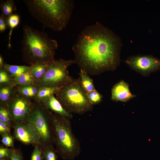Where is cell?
<instances>
[{"label": "cell", "mask_w": 160, "mask_h": 160, "mask_svg": "<svg viewBox=\"0 0 160 160\" xmlns=\"http://www.w3.org/2000/svg\"><path fill=\"white\" fill-rule=\"evenodd\" d=\"M121 47L118 37L97 22L84 29L72 47L74 63L92 75L114 70L119 63Z\"/></svg>", "instance_id": "1"}, {"label": "cell", "mask_w": 160, "mask_h": 160, "mask_svg": "<svg viewBox=\"0 0 160 160\" xmlns=\"http://www.w3.org/2000/svg\"><path fill=\"white\" fill-rule=\"evenodd\" d=\"M32 17L44 26L55 31L64 29L74 7L70 0H24Z\"/></svg>", "instance_id": "2"}, {"label": "cell", "mask_w": 160, "mask_h": 160, "mask_svg": "<svg viewBox=\"0 0 160 160\" xmlns=\"http://www.w3.org/2000/svg\"><path fill=\"white\" fill-rule=\"evenodd\" d=\"M21 43L23 61L29 65L36 63L49 64L54 62L57 41L47 34L27 25L23 27Z\"/></svg>", "instance_id": "3"}, {"label": "cell", "mask_w": 160, "mask_h": 160, "mask_svg": "<svg viewBox=\"0 0 160 160\" xmlns=\"http://www.w3.org/2000/svg\"><path fill=\"white\" fill-rule=\"evenodd\" d=\"M54 147L59 156L65 160H73L80 154V142L74 134L70 119L51 111Z\"/></svg>", "instance_id": "4"}, {"label": "cell", "mask_w": 160, "mask_h": 160, "mask_svg": "<svg viewBox=\"0 0 160 160\" xmlns=\"http://www.w3.org/2000/svg\"><path fill=\"white\" fill-rule=\"evenodd\" d=\"M55 95L63 108L70 113L82 114L92 110L93 105L89 102L79 78L73 79L60 87Z\"/></svg>", "instance_id": "5"}, {"label": "cell", "mask_w": 160, "mask_h": 160, "mask_svg": "<svg viewBox=\"0 0 160 160\" xmlns=\"http://www.w3.org/2000/svg\"><path fill=\"white\" fill-rule=\"evenodd\" d=\"M27 122L35 129L42 147L54 146L51 111L40 102L33 100V105Z\"/></svg>", "instance_id": "6"}, {"label": "cell", "mask_w": 160, "mask_h": 160, "mask_svg": "<svg viewBox=\"0 0 160 160\" xmlns=\"http://www.w3.org/2000/svg\"><path fill=\"white\" fill-rule=\"evenodd\" d=\"M73 63V60H55L49 65L42 79L34 84L39 87L60 88L69 83L73 79L70 76L68 69Z\"/></svg>", "instance_id": "7"}, {"label": "cell", "mask_w": 160, "mask_h": 160, "mask_svg": "<svg viewBox=\"0 0 160 160\" xmlns=\"http://www.w3.org/2000/svg\"><path fill=\"white\" fill-rule=\"evenodd\" d=\"M33 105V100L16 91L8 101L6 106L11 114L13 123H25L27 122Z\"/></svg>", "instance_id": "8"}, {"label": "cell", "mask_w": 160, "mask_h": 160, "mask_svg": "<svg viewBox=\"0 0 160 160\" xmlns=\"http://www.w3.org/2000/svg\"><path fill=\"white\" fill-rule=\"evenodd\" d=\"M125 63L132 69L144 75L160 70V59L151 56L130 57Z\"/></svg>", "instance_id": "9"}, {"label": "cell", "mask_w": 160, "mask_h": 160, "mask_svg": "<svg viewBox=\"0 0 160 160\" xmlns=\"http://www.w3.org/2000/svg\"><path fill=\"white\" fill-rule=\"evenodd\" d=\"M13 137L25 145L41 146L39 135L34 127L28 122H13Z\"/></svg>", "instance_id": "10"}, {"label": "cell", "mask_w": 160, "mask_h": 160, "mask_svg": "<svg viewBox=\"0 0 160 160\" xmlns=\"http://www.w3.org/2000/svg\"><path fill=\"white\" fill-rule=\"evenodd\" d=\"M135 97L131 92L128 84L123 80L115 84L111 90V99L114 101L126 102Z\"/></svg>", "instance_id": "11"}, {"label": "cell", "mask_w": 160, "mask_h": 160, "mask_svg": "<svg viewBox=\"0 0 160 160\" xmlns=\"http://www.w3.org/2000/svg\"><path fill=\"white\" fill-rule=\"evenodd\" d=\"M39 102L55 113L70 119L73 118L72 114L64 109L54 95H50Z\"/></svg>", "instance_id": "12"}, {"label": "cell", "mask_w": 160, "mask_h": 160, "mask_svg": "<svg viewBox=\"0 0 160 160\" xmlns=\"http://www.w3.org/2000/svg\"><path fill=\"white\" fill-rule=\"evenodd\" d=\"M39 87L34 83L15 86L16 92L23 96L31 100H35Z\"/></svg>", "instance_id": "13"}, {"label": "cell", "mask_w": 160, "mask_h": 160, "mask_svg": "<svg viewBox=\"0 0 160 160\" xmlns=\"http://www.w3.org/2000/svg\"><path fill=\"white\" fill-rule=\"evenodd\" d=\"M31 65H17L4 63L3 68L7 71L13 77L19 76L29 71L31 69Z\"/></svg>", "instance_id": "14"}, {"label": "cell", "mask_w": 160, "mask_h": 160, "mask_svg": "<svg viewBox=\"0 0 160 160\" xmlns=\"http://www.w3.org/2000/svg\"><path fill=\"white\" fill-rule=\"evenodd\" d=\"M16 91L15 86H0V105L6 106L8 101Z\"/></svg>", "instance_id": "15"}, {"label": "cell", "mask_w": 160, "mask_h": 160, "mask_svg": "<svg viewBox=\"0 0 160 160\" xmlns=\"http://www.w3.org/2000/svg\"><path fill=\"white\" fill-rule=\"evenodd\" d=\"M49 64L38 63L31 65L32 67L30 71L33 78L34 83L42 79Z\"/></svg>", "instance_id": "16"}, {"label": "cell", "mask_w": 160, "mask_h": 160, "mask_svg": "<svg viewBox=\"0 0 160 160\" xmlns=\"http://www.w3.org/2000/svg\"><path fill=\"white\" fill-rule=\"evenodd\" d=\"M79 74L81 85L86 93L96 89L93 80L86 72L80 69Z\"/></svg>", "instance_id": "17"}, {"label": "cell", "mask_w": 160, "mask_h": 160, "mask_svg": "<svg viewBox=\"0 0 160 160\" xmlns=\"http://www.w3.org/2000/svg\"><path fill=\"white\" fill-rule=\"evenodd\" d=\"M0 8L1 15L7 19L17 10L14 1L13 0H7L1 2Z\"/></svg>", "instance_id": "18"}, {"label": "cell", "mask_w": 160, "mask_h": 160, "mask_svg": "<svg viewBox=\"0 0 160 160\" xmlns=\"http://www.w3.org/2000/svg\"><path fill=\"white\" fill-rule=\"evenodd\" d=\"M59 88L39 87L34 100L40 102L52 95H55Z\"/></svg>", "instance_id": "19"}, {"label": "cell", "mask_w": 160, "mask_h": 160, "mask_svg": "<svg viewBox=\"0 0 160 160\" xmlns=\"http://www.w3.org/2000/svg\"><path fill=\"white\" fill-rule=\"evenodd\" d=\"M15 86L24 85L34 83V80L30 71L14 78Z\"/></svg>", "instance_id": "20"}, {"label": "cell", "mask_w": 160, "mask_h": 160, "mask_svg": "<svg viewBox=\"0 0 160 160\" xmlns=\"http://www.w3.org/2000/svg\"><path fill=\"white\" fill-rule=\"evenodd\" d=\"M0 121L12 128L13 121L11 114L6 106L0 105Z\"/></svg>", "instance_id": "21"}, {"label": "cell", "mask_w": 160, "mask_h": 160, "mask_svg": "<svg viewBox=\"0 0 160 160\" xmlns=\"http://www.w3.org/2000/svg\"><path fill=\"white\" fill-rule=\"evenodd\" d=\"M9 85L15 86L14 78L6 70L0 69V86Z\"/></svg>", "instance_id": "22"}, {"label": "cell", "mask_w": 160, "mask_h": 160, "mask_svg": "<svg viewBox=\"0 0 160 160\" xmlns=\"http://www.w3.org/2000/svg\"><path fill=\"white\" fill-rule=\"evenodd\" d=\"M20 21V17L19 15L16 14H13L7 19L8 26L10 28L9 34V43L8 45V47L9 48L11 47L10 41L13 30L18 25Z\"/></svg>", "instance_id": "23"}, {"label": "cell", "mask_w": 160, "mask_h": 160, "mask_svg": "<svg viewBox=\"0 0 160 160\" xmlns=\"http://www.w3.org/2000/svg\"><path fill=\"white\" fill-rule=\"evenodd\" d=\"M57 154L54 146L42 147V157L44 160H58Z\"/></svg>", "instance_id": "24"}, {"label": "cell", "mask_w": 160, "mask_h": 160, "mask_svg": "<svg viewBox=\"0 0 160 160\" xmlns=\"http://www.w3.org/2000/svg\"><path fill=\"white\" fill-rule=\"evenodd\" d=\"M88 99L92 105L99 104L102 101L103 97L96 89L87 92Z\"/></svg>", "instance_id": "25"}, {"label": "cell", "mask_w": 160, "mask_h": 160, "mask_svg": "<svg viewBox=\"0 0 160 160\" xmlns=\"http://www.w3.org/2000/svg\"><path fill=\"white\" fill-rule=\"evenodd\" d=\"M13 148H9L1 145L0 147V159L9 160L12 156Z\"/></svg>", "instance_id": "26"}, {"label": "cell", "mask_w": 160, "mask_h": 160, "mask_svg": "<svg viewBox=\"0 0 160 160\" xmlns=\"http://www.w3.org/2000/svg\"><path fill=\"white\" fill-rule=\"evenodd\" d=\"M1 141L5 146L13 148L14 145V137L11 134L5 133L1 135Z\"/></svg>", "instance_id": "27"}, {"label": "cell", "mask_w": 160, "mask_h": 160, "mask_svg": "<svg viewBox=\"0 0 160 160\" xmlns=\"http://www.w3.org/2000/svg\"><path fill=\"white\" fill-rule=\"evenodd\" d=\"M42 147L39 145H34V148L30 160H42Z\"/></svg>", "instance_id": "28"}, {"label": "cell", "mask_w": 160, "mask_h": 160, "mask_svg": "<svg viewBox=\"0 0 160 160\" xmlns=\"http://www.w3.org/2000/svg\"><path fill=\"white\" fill-rule=\"evenodd\" d=\"M9 160H24L22 152L19 149L13 148L12 154Z\"/></svg>", "instance_id": "29"}, {"label": "cell", "mask_w": 160, "mask_h": 160, "mask_svg": "<svg viewBox=\"0 0 160 160\" xmlns=\"http://www.w3.org/2000/svg\"><path fill=\"white\" fill-rule=\"evenodd\" d=\"M8 27L7 19L2 16H0V32L4 33Z\"/></svg>", "instance_id": "30"}, {"label": "cell", "mask_w": 160, "mask_h": 160, "mask_svg": "<svg viewBox=\"0 0 160 160\" xmlns=\"http://www.w3.org/2000/svg\"><path fill=\"white\" fill-rule=\"evenodd\" d=\"M11 128L5 124L0 121V134L1 135L5 134H11Z\"/></svg>", "instance_id": "31"}, {"label": "cell", "mask_w": 160, "mask_h": 160, "mask_svg": "<svg viewBox=\"0 0 160 160\" xmlns=\"http://www.w3.org/2000/svg\"><path fill=\"white\" fill-rule=\"evenodd\" d=\"M4 59L2 56L0 55V69L3 68L4 64Z\"/></svg>", "instance_id": "32"}, {"label": "cell", "mask_w": 160, "mask_h": 160, "mask_svg": "<svg viewBox=\"0 0 160 160\" xmlns=\"http://www.w3.org/2000/svg\"><path fill=\"white\" fill-rule=\"evenodd\" d=\"M0 160H4V159H0Z\"/></svg>", "instance_id": "33"}]
</instances>
